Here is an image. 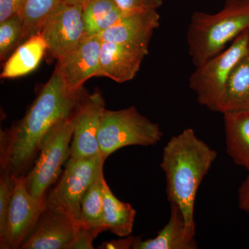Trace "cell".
Instances as JSON below:
<instances>
[{"label": "cell", "instance_id": "cell-6", "mask_svg": "<svg viewBox=\"0 0 249 249\" xmlns=\"http://www.w3.org/2000/svg\"><path fill=\"white\" fill-rule=\"evenodd\" d=\"M73 131L72 114L54 126L42 141L34 166L24 175L26 188L36 199L45 198L47 190L60 176L62 165L70 158Z\"/></svg>", "mask_w": 249, "mask_h": 249}, {"label": "cell", "instance_id": "cell-16", "mask_svg": "<svg viewBox=\"0 0 249 249\" xmlns=\"http://www.w3.org/2000/svg\"><path fill=\"white\" fill-rule=\"evenodd\" d=\"M224 115L228 154L235 164L249 171V110L227 111Z\"/></svg>", "mask_w": 249, "mask_h": 249}, {"label": "cell", "instance_id": "cell-24", "mask_svg": "<svg viewBox=\"0 0 249 249\" xmlns=\"http://www.w3.org/2000/svg\"><path fill=\"white\" fill-rule=\"evenodd\" d=\"M16 186V176L6 172L0 175V227L4 225Z\"/></svg>", "mask_w": 249, "mask_h": 249}, {"label": "cell", "instance_id": "cell-11", "mask_svg": "<svg viewBox=\"0 0 249 249\" xmlns=\"http://www.w3.org/2000/svg\"><path fill=\"white\" fill-rule=\"evenodd\" d=\"M102 42L98 36L87 35L76 48L58 60L55 70L71 92L80 93L87 80L98 76Z\"/></svg>", "mask_w": 249, "mask_h": 249}, {"label": "cell", "instance_id": "cell-15", "mask_svg": "<svg viewBox=\"0 0 249 249\" xmlns=\"http://www.w3.org/2000/svg\"><path fill=\"white\" fill-rule=\"evenodd\" d=\"M187 229L184 218L178 206L170 204V219L155 238L142 240L136 237L134 249H196L197 242Z\"/></svg>", "mask_w": 249, "mask_h": 249}, {"label": "cell", "instance_id": "cell-4", "mask_svg": "<svg viewBox=\"0 0 249 249\" xmlns=\"http://www.w3.org/2000/svg\"><path fill=\"white\" fill-rule=\"evenodd\" d=\"M160 125L141 114L135 107L103 112L98 132L100 152L105 160L130 145L150 146L161 139Z\"/></svg>", "mask_w": 249, "mask_h": 249}, {"label": "cell", "instance_id": "cell-13", "mask_svg": "<svg viewBox=\"0 0 249 249\" xmlns=\"http://www.w3.org/2000/svg\"><path fill=\"white\" fill-rule=\"evenodd\" d=\"M148 49L103 42L98 76L107 77L118 83L133 79L138 73Z\"/></svg>", "mask_w": 249, "mask_h": 249}, {"label": "cell", "instance_id": "cell-10", "mask_svg": "<svg viewBox=\"0 0 249 249\" xmlns=\"http://www.w3.org/2000/svg\"><path fill=\"white\" fill-rule=\"evenodd\" d=\"M106 109L104 98L100 91L80 98L73 114V131L70 158H87L101 154L98 132Z\"/></svg>", "mask_w": 249, "mask_h": 249}, {"label": "cell", "instance_id": "cell-26", "mask_svg": "<svg viewBox=\"0 0 249 249\" xmlns=\"http://www.w3.org/2000/svg\"><path fill=\"white\" fill-rule=\"evenodd\" d=\"M100 232L90 229L85 226H81L78 230L76 238L70 246V249H93V242Z\"/></svg>", "mask_w": 249, "mask_h": 249}, {"label": "cell", "instance_id": "cell-19", "mask_svg": "<svg viewBox=\"0 0 249 249\" xmlns=\"http://www.w3.org/2000/svg\"><path fill=\"white\" fill-rule=\"evenodd\" d=\"M249 110V52L234 67L228 79L222 111Z\"/></svg>", "mask_w": 249, "mask_h": 249}, {"label": "cell", "instance_id": "cell-9", "mask_svg": "<svg viewBox=\"0 0 249 249\" xmlns=\"http://www.w3.org/2000/svg\"><path fill=\"white\" fill-rule=\"evenodd\" d=\"M40 33L45 38L50 55L60 60L76 48L87 36L83 6L62 1Z\"/></svg>", "mask_w": 249, "mask_h": 249}, {"label": "cell", "instance_id": "cell-18", "mask_svg": "<svg viewBox=\"0 0 249 249\" xmlns=\"http://www.w3.org/2000/svg\"><path fill=\"white\" fill-rule=\"evenodd\" d=\"M135 209L113 194L107 181H103V219L107 231L124 237L131 235L135 220Z\"/></svg>", "mask_w": 249, "mask_h": 249}, {"label": "cell", "instance_id": "cell-28", "mask_svg": "<svg viewBox=\"0 0 249 249\" xmlns=\"http://www.w3.org/2000/svg\"><path fill=\"white\" fill-rule=\"evenodd\" d=\"M136 237L127 236L120 240H111L103 242L98 249H132Z\"/></svg>", "mask_w": 249, "mask_h": 249}, {"label": "cell", "instance_id": "cell-5", "mask_svg": "<svg viewBox=\"0 0 249 249\" xmlns=\"http://www.w3.org/2000/svg\"><path fill=\"white\" fill-rule=\"evenodd\" d=\"M249 52V29L221 53L196 67L190 78V88L199 104L221 113L228 79L237 62Z\"/></svg>", "mask_w": 249, "mask_h": 249}, {"label": "cell", "instance_id": "cell-7", "mask_svg": "<svg viewBox=\"0 0 249 249\" xmlns=\"http://www.w3.org/2000/svg\"><path fill=\"white\" fill-rule=\"evenodd\" d=\"M101 154L87 158H69L56 186L47 195V206L60 211L77 225L83 226L81 203L90 185L103 171Z\"/></svg>", "mask_w": 249, "mask_h": 249}, {"label": "cell", "instance_id": "cell-20", "mask_svg": "<svg viewBox=\"0 0 249 249\" xmlns=\"http://www.w3.org/2000/svg\"><path fill=\"white\" fill-rule=\"evenodd\" d=\"M124 14L115 0H91L83 6L87 35L99 36L120 20Z\"/></svg>", "mask_w": 249, "mask_h": 249}, {"label": "cell", "instance_id": "cell-2", "mask_svg": "<svg viewBox=\"0 0 249 249\" xmlns=\"http://www.w3.org/2000/svg\"><path fill=\"white\" fill-rule=\"evenodd\" d=\"M217 157V152L187 128L174 136L163 149L160 167L165 174L170 204L181 211L187 229L196 236L195 204L203 179Z\"/></svg>", "mask_w": 249, "mask_h": 249}, {"label": "cell", "instance_id": "cell-14", "mask_svg": "<svg viewBox=\"0 0 249 249\" xmlns=\"http://www.w3.org/2000/svg\"><path fill=\"white\" fill-rule=\"evenodd\" d=\"M160 23L157 11L124 14L120 20L98 36L103 42L148 49L152 34Z\"/></svg>", "mask_w": 249, "mask_h": 249}, {"label": "cell", "instance_id": "cell-3", "mask_svg": "<svg viewBox=\"0 0 249 249\" xmlns=\"http://www.w3.org/2000/svg\"><path fill=\"white\" fill-rule=\"evenodd\" d=\"M249 29V0H225L222 9L214 14L195 13L187 32L193 63L202 65Z\"/></svg>", "mask_w": 249, "mask_h": 249}, {"label": "cell", "instance_id": "cell-29", "mask_svg": "<svg viewBox=\"0 0 249 249\" xmlns=\"http://www.w3.org/2000/svg\"><path fill=\"white\" fill-rule=\"evenodd\" d=\"M238 202L240 209L249 213V171L248 176L239 188Z\"/></svg>", "mask_w": 249, "mask_h": 249}, {"label": "cell", "instance_id": "cell-27", "mask_svg": "<svg viewBox=\"0 0 249 249\" xmlns=\"http://www.w3.org/2000/svg\"><path fill=\"white\" fill-rule=\"evenodd\" d=\"M26 0H0V22L18 14Z\"/></svg>", "mask_w": 249, "mask_h": 249}, {"label": "cell", "instance_id": "cell-30", "mask_svg": "<svg viewBox=\"0 0 249 249\" xmlns=\"http://www.w3.org/2000/svg\"><path fill=\"white\" fill-rule=\"evenodd\" d=\"M91 0H63L65 2L68 4L79 5V6H84L85 4L89 2Z\"/></svg>", "mask_w": 249, "mask_h": 249}, {"label": "cell", "instance_id": "cell-12", "mask_svg": "<svg viewBox=\"0 0 249 249\" xmlns=\"http://www.w3.org/2000/svg\"><path fill=\"white\" fill-rule=\"evenodd\" d=\"M80 227L66 214L46 206L19 249H70Z\"/></svg>", "mask_w": 249, "mask_h": 249}, {"label": "cell", "instance_id": "cell-25", "mask_svg": "<svg viewBox=\"0 0 249 249\" xmlns=\"http://www.w3.org/2000/svg\"><path fill=\"white\" fill-rule=\"evenodd\" d=\"M124 14L157 11L163 4V0H115Z\"/></svg>", "mask_w": 249, "mask_h": 249}, {"label": "cell", "instance_id": "cell-1", "mask_svg": "<svg viewBox=\"0 0 249 249\" xmlns=\"http://www.w3.org/2000/svg\"><path fill=\"white\" fill-rule=\"evenodd\" d=\"M80 98V92L70 91L55 70L25 116L9 129L1 130V172L25 175L35 163L47 134L73 114Z\"/></svg>", "mask_w": 249, "mask_h": 249}, {"label": "cell", "instance_id": "cell-17", "mask_svg": "<svg viewBox=\"0 0 249 249\" xmlns=\"http://www.w3.org/2000/svg\"><path fill=\"white\" fill-rule=\"evenodd\" d=\"M47 50V45L41 33L31 36L8 59L1 78H15L29 74L38 66Z\"/></svg>", "mask_w": 249, "mask_h": 249}, {"label": "cell", "instance_id": "cell-21", "mask_svg": "<svg viewBox=\"0 0 249 249\" xmlns=\"http://www.w3.org/2000/svg\"><path fill=\"white\" fill-rule=\"evenodd\" d=\"M63 0H26L18 14L22 19L25 40L40 32Z\"/></svg>", "mask_w": 249, "mask_h": 249}, {"label": "cell", "instance_id": "cell-8", "mask_svg": "<svg viewBox=\"0 0 249 249\" xmlns=\"http://www.w3.org/2000/svg\"><path fill=\"white\" fill-rule=\"evenodd\" d=\"M47 196L36 199L26 188L24 175L16 177V186L4 225L0 227V248L19 249L47 206Z\"/></svg>", "mask_w": 249, "mask_h": 249}, {"label": "cell", "instance_id": "cell-23", "mask_svg": "<svg viewBox=\"0 0 249 249\" xmlns=\"http://www.w3.org/2000/svg\"><path fill=\"white\" fill-rule=\"evenodd\" d=\"M25 40L22 19L17 14L0 22V58L4 60L8 55Z\"/></svg>", "mask_w": 249, "mask_h": 249}, {"label": "cell", "instance_id": "cell-22", "mask_svg": "<svg viewBox=\"0 0 249 249\" xmlns=\"http://www.w3.org/2000/svg\"><path fill=\"white\" fill-rule=\"evenodd\" d=\"M103 171L90 185L81 203L83 225L101 233L107 231L103 219Z\"/></svg>", "mask_w": 249, "mask_h": 249}]
</instances>
